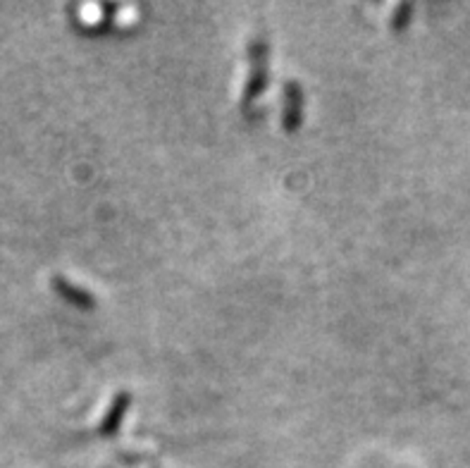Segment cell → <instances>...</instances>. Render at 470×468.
I'll return each instance as SVG.
<instances>
[{
    "mask_svg": "<svg viewBox=\"0 0 470 468\" xmlns=\"http://www.w3.org/2000/svg\"><path fill=\"white\" fill-rule=\"evenodd\" d=\"M413 10H415V5L411 3V0H406V3H399V5L392 10V19H390L392 31H406V29H409L411 17H413Z\"/></svg>",
    "mask_w": 470,
    "mask_h": 468,
    "instance_id": "cell-5",
    "label": "cell"
},
{
    "mask_svg": "<svg viewBox=\"0 0 470 468\" xmlns=\"http://www.w3.org/2000/svg\"><path fill=\"white\" fill-rule=\"evenodd\" d=\"M50 287H53V292L60 296L62 302L72 303V306L81 308V311H93L96 303H99L91 292H87L84 287L75 284L72 280L65 278V275H53V278H50Z\"/></svg>",
    "mask_w": 470,
    "mask_h": 468,
    "instance_id": "cell-3",
    "label": "cell"
},
{
    "mask_svg": "<svg viewBox=\"0 0 470 468\" xmlns=\"http://www.w3.org/2000/svg\"><path fill=\"white\" fill-rule=\"evenodd\" d=\"M306 96L298 81H287L285 84V105H282V127L287 132H297L304 122Z\"/></svg>",
    "mask_w": 470,
    "mask_h": 468,
    "instance_id": "cell-2",
    "label": "cell"
},
{
    "mask_svg": "<svg viewBox=\"0 0 470 468\" xmlns=\"http://www.w3.org/2000/svg\"><path fill=\"white\" fill-rule=\"evenodd\" d=\"M267 53H270V46H267L266 38L256 37L251 44H248V58H251V69H248L246 87L242 89V108H248L258 99L260 93L267 89V81H270V69H267Z\"/></svg>",
    "mask_w": 470,
    "mask_h": 468,
    "instance_id": "cell-1",
    "label": "cell"
},
{
    "mask_svg": "<svg viewBox=\"0 0 470 468\" xmlns=\"http://www.w3.org/2000/svg\"><path fill=\"white\" fill-rule=\"evenodd\" d=\"M131 407V392H118V395L112 397L110 407L108 411L103 413V420L99 425V435H112V432H118L120 423H122L124 413L130 411Z\"/></svg>",
    "mask_w": 470,
    "mask_h": 468,
    "instance_id": "cell-4",
    "label": "cell"
}]
</instances>
